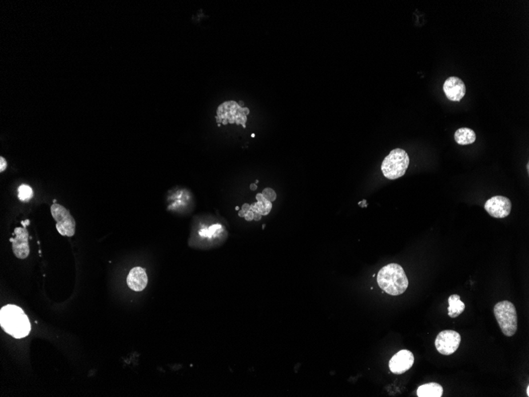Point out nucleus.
Listing matches in <instances>:
<instances>
[{
    "label": "nucleus",
    "mask_w": 529,
    "mask_h": 397,
    "mask_svg": "<svg viewBox=\"0 0 529 397\" xmlns=\"http://www.w3.org/2000/svg\"><path fill=\"white\" fill-rule=\"evenodd\" d=\"M127 284L131 290L136 292L144 290L148 285V276L145 270L141 267L132 269L127 278Z\"/></svg>",
    "instance_id": "12"
},
{
    "label": "nucleus",
    "mask_w": 529,
    "mask_h": 397,
    "mask_svg": "<svg viewBox=\"0 0 529 397\" xmlns=\"http://www.w3.org/2000/svg\"><path fill=\"white\" fill-rule=\"evenodd\" d=\"M379 287L391 296H399L408 288V279L400 265L390 263L379 271Z\"/></svg>",
    "instance_id": "2"
},
{
    "label": "nucleus",
    "mask_w": 529,
    "mask_h": 397,
    "mask_svg": "<svg viewBox=\"0 0 529 397\" xmlns=\"http://www.w3.org/2000/svg\"><path fill=\"white\" fill-rule=\"evenodd\" d=\"M527 394H528V395H529V387H528V389H527Z\"/></svg>",
    "instance_id": "29"
},
{
    "label": "nucleus",
    "mask_w": 529,
    "mask_h": 397,
    "mask_svg": "<svg viewBox=\"0 0 529 397\" xmlns=\"http://www.w3.org/2000/svg\"><path fill=\"white\" fill-rule=\"evenodd\" d=\"M221 228L222 226L220 225V224H213V225L210 226V227L208 228V232H209V235H210V238L212 237L213 235H215V234L220 232V230L221 229Z\"/></svg>",
    "instance_id": "19"
},
{
    "label": "nucleus",
    "mask_w": 529,
    "mask_h": 397,
    "mask_svg": "<svg viewBox=\"0 0 529 397\" xmlns=\"http://www.w3.org/2000/svg\"><path fill=\"white\" fill-rule=\"evenodd\" d=\"M494 315L502 333L512 337L518 330V313L515 306L509 300L498 302L494 308Z\"/></svg>",
    "instance_id": "4"
},
{
    "label": "nucleus",
    "mask_w": 529,
    "mask_h": 397,
    "mask_svg": "<svg viewBox=\"0 0 529 397\" xmlns=\"http://www.w3.org/2000/svg\"><path fill=\"white\" fill-rule=\"evenodd\" d=\"M0 325L8 335L22 339L31 331V324L23 310L17 305L7 304L0 310Z\"/></svg>",
    "instance_id": "1"
},
{
    "label": "nucleus",
    "mask_w": 529,
    "mask_h": 397,
    "mask_svg": "<svg viewBox=\"0 0 529 397\" xmlns=\"http://www.w3.org/2000/svg\"><path fill=\"white\" fill-rule=\"evenodd\" d=\"M6 168V161L3 157H0V172H3Z\"/></svg>",
    "instance_id": "20"
},
{
    "label": "nucleus",
    "mask_w": 529,
    "mask_h": 397,
    "mask_svg": "<svg viewBox=\"0 0 529 397\" xmlns=\"http://www.w3.org/2000/svg\"><path fill=\"white\" fill-rule=\"evenodd\" d=\"M485 209L494 218H505L510 214L512 203L510 199L503 196H495L485 203Z\"/></svg>",
    "instance_id": "8"
},
{
    "label": "nucleus",
    "mask_w": 529,
    "mask_h": 397,
    "mask_svg": "<svg viewBox=\"0 0 529 397\" xmlns=\"http://www.w3.org/2000/svg\"><path fill=\"white\" fill-rule=\"evenodd\" d=\"M443 388L439 384H425L421 386L417 391V396L419 397H441L443 395Z\"/></svg>",
    "instance_id": "13"
},
{
    "label": "nucleus",
    "mask_w": 529,
    "mask_h": 397,
    "mask_svg": "<svg viewBox=\"0 0 529 397\" xmlns=\"http://www.w3.org/2000/svg\"><path fill=\"white\" fill-rule=\"evenodd\" d=\"M236 210H240V207L236 206Z\"/></svg>",
    "instance_id": "28"
},
{
    "label": "nucleus",
    "mask_w": 529,
    "mask_h": 397,
    "mask_svg": "<svg viewBox=\"0 0 529 397\" xmlns=\"http://www.w3.org/2000/svg\"><path fill=\"white\" fill-rule=\"evenodd\" d=\"M51 212L53 219L57 222L56 227L59 233L68 237L74 236L76 233V221L70 212L61 204L56 203L51 206Z\"/></svg>",
    "instance_id": "6"
},
{
    "label": "nucleus",
    "mask_w": 529,
    "mask_h": 397,
    "mask_svg": "<svg viewBox=\"0 0 529 397\" xmlns=\"http://www.w3.org/2000/svg\"><path fill=\"white\" fill-rule=\"evenodd\" d=\"M261 218L262 215L260 214V213H259V212H254V220H256V221H259V220H261Z\"/></svg>",
    "instance_id": "24"
},
{
    "label": "nucleus",
    "mask_w": 529,
    "mask_h": 397,
    "mask_svg": "<svg viewBox=\"0 0 529 397\" xmlns=\"http://www.w3.org/2000/svg\"><path fill=\"white\" fill-rule=\"evenodd\" d=\"M33 192L31 187L29 186L22 184L18 187V197L22 201H28L33 198Z\"/></svg>",
    "instance_id": "17"
},
{
    "label": "nucleus",
    "mask_w": 529,
    "mask_h": 397,
    "mask_svg": "<svg viewBox=\"0 0 529 397\" xmlns=\"http://www.w3.org/2000/svg\"><path fill=\"white\" fill-rule=\"evenodd\" d=\"M415 357L411 351L402 350L395 354L389 362V368L395 374H403L413 366Z\"/></svg>",
    "instance_id": "10"
},
{
    "label": "nucleus",
    "mask_w": 529,
    "mask_h": 397,
    "mask_svg": "<svg viewBox=\"0 0 529 397\" xmlns=\"http://www.w3.org/2000/svg\"><path fill=\"white\" fill-rule=\"evenodd\" d=\"M244 217H245L247 221H251V220H254V212L251 210L248 211V212H246Z\"/></svg>",
    "instance_id": "22"
},
{
    "label": "nucleus",
    "mask_w": 529,
    "mask_h": 397,
    "mask_svg": "<svg viewBox=\"0 0 529 397\" xmlns=\"http://www.w3.org/2000/svg\"><path fill=\"white\" fill-rule=\"evenodd\" d=\"M245 215L246 212H244V211L243 210H240V212H239V216H240V217H244V216H245Z\"/></svg>",
    "instance_id": "26"
},
{
    "label": "nucleus",
    "mask_w": 529,
    "mask_h": 397,
    "mask_svg": "<svg viewBox=\"0 0 529 397\" xmlns=\"http://www.w3.org/2000/svg\"><path fill=\"white\" fill-rule=\"evenodd\" d=\"M199 234H200V236H202V237L210 238V235H209V232H208V228H203V229L200 230V232H199Z\"/></svg>",
    "instance_id": "21"
},
{
    "label": "nucleus",
    "mask_w": 529,
    "mask_h": 397,
    "mask_svg": "<svg viewBox=\"0 0 529 397\" xmlns=\"http://www.w3.org/2000/svg\"><path fill=\"white\" fill-rule=\"evenodd\" d=\"M240 106H243V101H240Z\"/></svg>",
    "instance_id": "27"
},
{
    "label": "nucleus",
    "mask_w": 529,
    "mask_h": 397,
    "mask_svg": "<svg viewBox=\"0 0 529 397\" xmlns=\"http://www.w3.org/2000/svg\"><path fill=\"white\" fill-rule=\"evenodd\" d=\"M443 92L450 101H459L466 94V86L461 79L451 76L444 81Z\"/></svg>",
    "instance_id": "11"
},
{
    "label": "nucleus",
    "mask_w": 529,
    "mask_h": 397,
    "mask_svg": "<svg viewBox=\"0 0 529 397\" xmlns=\"http://www.w3.org/2000/svg\"><path fill=\"white\" fill-rule=\"evenodd\" d=\"M216 113V120L218 124L223 123L224 125H228V123H236L238 125H242L243 128H246L247 116L249 114L250 110L248 108L240 106L236 101H228L219 105Z\"/></svg>",
    "instance_id": "5"
},
{
    "label": "nucleus",
    "mask_w": 529,
    "mask_h": 397,
    "mask_svg": "<svg viewBox=\"0 0 529 397\" xmlns=\"http://www.w3.org/2000/svg\"><path fill=\"white\" fill-rule=\"evenodd\" d=\"M461 343V336L452 330H445L438 334L435 340L437 350L443 355H451L457 351Z\"/></svg>",
    "instance_id": "7"
},
{
    "label": "nucleus",
    "mask_w": 529,
    "mask_h": 397,
    "mask_svg": "<svg viewBox=\"0 0 529 397\" xmlns=\"http://www.w3.org/2000/svg\"><path fill=\"white\" fill-rule=\"evenodd\" d=\"M410 164V158L406 151L396 148L383 160L381 171L387 179L394 180L404 176Z\"/></svg>",
    "instance_id": "3"
},
{
    "label": "nucleus",
    "mask_w": 529,
    "mask_h": 397,
    "mask_svg": "<svg viewBox=\"0 0 529 397\" xmlns=\"http://www.w3.org/2000/svg\"><path fill=\"white\" fill-rule=\"evenodd\" d=\"M242 210L244 211L245 212H248V211L251 210V205L249 204H243V207H242Z\"/></svg>",
    "instance_id": "23"
},
{
    "label": "nucleus",
    "mask_w": 529,
    "mask_h": 397,
    "mask_svg": "<svg viewBox=\"0 0 529 397\" xmlns=\"http://www.w3.org/2000/svg\"><path fill=\"white\" fill-rule=\"evenodd\" d=\"M257 202L253 203L251 205V210L253 212H259L262 216H266L272 209V203L263 196V194L256 195Z\"/></svg>",
    "instance_id": "16"
},
{
    "label": "nucleus",
    "mask_w": 529,
    "mask_h": 397,
    "mask_svg": "<svg viewBox=\"0 0 529 397\" xmlns=\"http://www.w3.org/2000/svg\"><path fill=\"white\" fill-rule=\"evenodd\" d=\"M262 194H263V196H264L267 200H269L271 202L273 201V200H276V193H275V191H273V190L271 189V188H265V189L263 191V193Z\"/></svg>",
    "instance_id": "18"
},
{
    "label": "nucleus",
    "mask_w": 529,
    "mask_h": 397,
    "mask_svg": "<svg viewBox=\"0 0 529 397\" xmlns=\"http://www.w3.org/2000/svg\"><path fill=\"white\" fill-rule=\"evenodd\" d=\"M257 189H258V187H257V185H256V184H255V183H254V184H251V191H256V190H257Z\"/></svg>",
    "instance_id": "25"
},
{
    "label": "nucleus",
    "mask_w": 529,
    "mask_h": 397,
    "mask_svg": "<svg viewBox=\"0 0 529 397\" xmlns=\"http://www.w3.org/2000/svg\"><path fill=\"white\" fill-rule=\"evenodd\" d=\"M448 315L451 318H456L463 313L465 309V304L457 294H453L448 298Z\"/></svg>",
    "instance_id": "15"
},
{
    "label": "nucleus",
    "mask_w": 529,
    "mask_h": 397,
    "mask_svg": "<svg viewBox=\"0 0 529 397\" xmlns=\"http://www.w3.org/2000/svg\"><path fill=\"white\" fill-rule=\"evenodd\" d=\"M26 225V224H25ZM16 228L14 229L15 237L10 238V241L12 243V250L14 255L18 259H24L29 256V232L25 228Z\"/></svg>",
    "instance_id": "9"
},
{
    "label": "nucleus",
    "mask_w": 529,
    "mask_h": 397,
    "mask_svg": "<svg viewBox=\"0 0 529 397\" xmlns=\"http://www.w3.org/2000/svg\"><path fill=\"white\" fill-rule=\"evenodd\" d=\"M455 142L460 145L473 144L476 140V135L474 130L469 128H460L457 129L454 135Z\"/></svg>",
    "instance_id": "14"
},
{
    "label": "nucleus",
    "mask_w": 529,
    "mask_h": 397,
    "mask_svg": "<svg viewBox=\"0 0 529 397\" xmlns=\"http://www.w3.org/2000/svg\"><path fill=\"white\" fill-rule=\"evenodd\" d=\"M251 136H252V137H255V134H252V135H251Z\"/></svg>",
    "instance_id": "30"
}]
</instances>
